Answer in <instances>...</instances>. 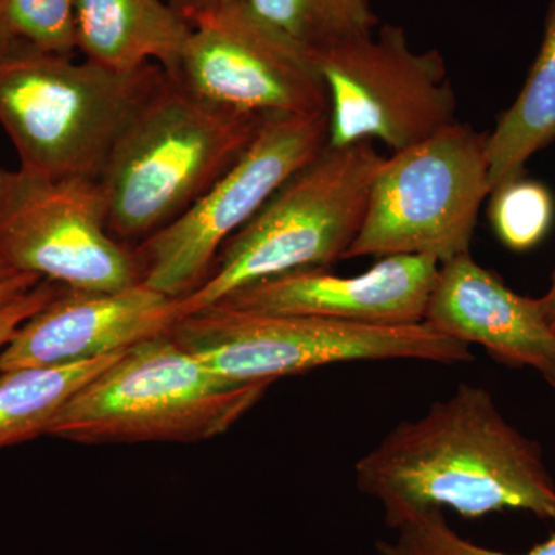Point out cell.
Instances as JSON below:
<instances>
[{"instance_id": "1", "label": "cell", "mask_w": 555, "mask_h": 555, "mask_svg": "<svg viewBox=\"0 0 555 555\" xmlns=\"http://www.w3.org/2000/svg\"><path fill=\"white\" fill-rule=\"evenodd\" d=\"M356 483L396 529L441 507L470 518L521 509L555 520V483L542 449L507 422L488 390L466 383L361 456Z\"/></svg>"}, {"instance_id": "2", "label": "cell", "mask_w": 555, "mask_h": 555, "mask_svg": "<svg viewBox=\"0 0 555 555\" xmlns=\"http://www.w3.org/2000/svg\"><path fill=\"white\" fill-rule=\"evenodd\" d=\"M266 116L208 104L167 76L98 178L109 233L134 246L181 217L238 163Z\"/></svg>"}, {"instance_id": "3", "label": "cell", "mask_w": 555, "mask_h": 555, "mask_svg": "<svg viewBox=\"0 0 555 555\" xmlns=\"http://www.w3.org/2000/svg\"><path fill=\"white\" fill-rule=\"evenodd\" d=\"M269 387L219 378L167 332L120 353L62 408L47 436L87 447L199 443L228 433Z\"/></svg>"}, {"instance_id": "4", "label": "cell", "mask_w": 555, "mask_h": 555, "mask_svg": "<svg viewBox=\"0 0 555 555\" xmlns=\"http://www.w3.org/2000/svg\"><path fill=\"white\" fill-rule=\"evenodd\" d=\"M166 79L156 64L118 73L46 51L3 49L0 126L24 169L98 179L116 139Z\"/></svg>"}, {"instance_id": "5", "label": "cell", "mask_w": 555, "mask_h": 555, "mask_svg": "<svg viewBox=\"0 0 555 555\" xmlns=\"http://www.w3.org/2000/svg\"><path fill=\"white\" fill-rule=\"evenodd\" d=\"M382 163L372 141L327 145L224 244L203 286L179 299L181 317L266 278L331 269L345 259L363 225Z\"/></svg>"}, {"instance_id": "6", "label": "cell", "mask_w": 555, "mask_h": 555, "mask_svg": "<svg viewBox=\"0 0 555 555\" xmlns=\"http://www.w3.org/2000/svg\"><path fill=\"white\" fill-rule=\"evenodd\" d=\"M170 335L219 378L235 386L272 385L350 361L422 360L467 363L465 343L429 324L363 326L315 317L268 315L210 306L179 318Z\"/></svg>"}, {"instance_id": "7", "label": "cell", "mask_w": 555, "mask_h": 555, "mask_svg": "<svg viewBox=\"0 0 555 555\" xmlns=\"http://www.w3.org/2000/svg\"><path fill=\"white\" fill-rule=\"evenodd\" d=\"M488 134L454 122L383 158L366 215L345 259L423 255L447 262L469 254L489 188Z\"/></svg>"}, {"instance_id": "8", "label": "cell", "mask_w": 555, "mask_h": 555, "mask_svg": "<svg viewBox=\"0 0 555 555\" xmlns=\"http://www.w3.org/2000/svg\"><path fill=\"white\" fill-rule=\"evenodd\" d=\"M328 142V113L268 115L238 163L181 217L137 244L141 283L173 299L203 286L219 251Z\"/></svg>"}, {"instance_id": "9", "label": "cell", "mask_w": 555, "mask_h": 555, "mask_svg": "<svg viewBox=\"0 0 555 555\" xmlns=\"http://www.w3.org/2000/svg\"><path fill=\"white\" fill-rule=\"evenodd\" d=\"M312 60L327 90L331 147L382 141L398 152L456 122L447 61L438 50L412 49L397 25Z\"/></svg>"}, {"instance_id": "10", "label": "cell", "mask_w": 555, "mask_h": 555, "mask_svg": "<svg viewBox=\"0 0 555 555\" xmlns=\"http://www.w3.org/2000/svg\"><path fill=\"white\" fill-rule=\"evenodd\" d=\"M0 262L79 291L141 283L133 246L116 240L98 179L0 167Z\"/></svg>"}, {"instance_id": "11", "label": "cell", "mask_w": 555, "mask_h": 555, "mask_svg": "<svg viewBox=\"0 0 555 555\" xmlns=\"http://www.w3.org/2000/svg\"><path fill=\"white\" fill-rule=\"evenodd\" d=\"M169 78L218 107L259 115L328 113L312 56L255 16L244 0L193 24Z\"/></svg>"}, {"instance_id": "12", "label": "cell", "mask_w": 555, "mask_h": 555, "mask_svg": "<svg viewBox=\"0 0 555 555\" xmlns=\"http://www.w3.org/2000/svg\"><path fill=\"white\" fill-rule=\"evenodd\" d=\"M438 268L440 262L430 257L392 255L356 276L295 270L238 288L215 306L363 326H412L425 321Z\"/></svg>"}, {"instance_id": "13", "label": "cell", "mask_w": 555, "mask_h": 555, "mask_svg": "<svg viewBox=\"0 0 555 555\" xmlns=\"http://www.w3.org/2000/svg\"><path fill=\"white\" fill-rule=\"evenodd\" d=\"M179 318V299L144 283L118 291L62 286L60 294L25 321L3 347L0 372L115 356L167 334Z\"/></svg>"}, {"instance_id": "14", "label": "cell", "mask_w": 555, "mask_h": 555, "mask_svg": "<svg viewBox=\"0 0 555 555\" xmlns=\"http://www.w3.org/2000/svg\"><path fill=\"white\" fill-rule=\"evenodd\" d=\"M425 323L456 341L485 347L500 363L535 369L555 386V335L540 299L511 291L470 254L441 262Z\"/></svg>"}, {"instance_id": "15", "label": "cell", "mask_w": 555, "mask_h": 555, "mask_svg": "<svg viewBox=\"0 0 555 555\" xmlns=\"http://www.w3.org/2000/svg\"><path fill=\"white\" fill-rule=\"evenodd\" d=\"M76 51L130 73L149 64L173 76L193 25L167 0H76Z\"/></svg>"}, {"instance_id": "16", "label": "cell", "mask_w": 555, "mask_h": 555, "mask_svg": "<svg viewBox=\"0 0 555 555\" xmlns=\"http://www.w3.org/2000/svg\"><path fill=\"white\" fill-rule=\"evenodd\" d=\"M555 139V0L545 38L524 90L488 134L489 188L521 177L525 164Z\"/></svg>"}, {"instance_id": "17", "label": "cell", "mask_w": 555, "mask_h": 555, "mask_svg": "<svg viewBox=\"0 0 555 555\" xmlns=\"http://www.w3.org/2000/svg\"><path fill=\"white\" fill-rule=\"evenodd\" d=\"M120 353L64 366L0 372V451L47 436L62 408Z\"/></svg>"}, {"instance_id": "18", "label": "cell", "mask_w": 555, "mask_h": 555, "mask_svg": "<svg viewBox=\"0 0 555 555\" xmlns=\"http://www.w3.org/2000/svg\"><path fill=\"white\" fill-rule=\"evenodd\" d=\"M273 30L312 54L374 35L372 0H244Z\"/></svg>"}, {"instance_id": "19", "label": "cell", "mask_w": 555, "mask_h": 555, "mask_svg": "<svg viewBox=\"0 0 555 555\" xmlns=\"http://www.w3.org/2000/svg\"><path fill=\"white\" fill-rule=\"evenodd\" d=\"M76 0H0V50L24 47L73 56Z\"/></svg>"}, {"instance_id": "20", "label": "cell", "mask_w": 555, "mask_h": 555, "mask_svg": "<svg viewBox=\"0 0 555 555\" xmlns=\"http://www.w3.org/2000/svg\"><path fill=\"white\" fill-rule=\"evenodd\" d=\"M489 218L496 236L513 250L537 246L553 222L550 190L534 181L517 178L491 192Z\"/></svg>"}, {"instance_id": "21", "label": "cell", "mask_w": 555, "mask_h": 555, "mask_svg": "<svg viewBox=\"0 0 555 555\" xmlns=\"http://www.w3.org/2000/svg\"><path fill=\"white\" fill-rule=\"evenodd\" d=\"M393 542H378L382 555H555V534L526 554H505L477 546L449 528L441 509H429L398 526Z\"/></svg>"}, {"instance_id": "22", "label": "cell", "mask_w": 555, "mask_h": 555, "mask_svg": "<svg viewBox=\"0 0 555 555\" xmlns=\"http://www.w3.org/2000/svg\"><path fill=\"white\" fill-rule=\"evenodd\" d=\"M61 288L62 284L42 280L30 291L0 308V352L13 339L22 324L56 297Z\"/></svg>"}, {"instance_id": "23", "label": "cell", "mask_w": 555, "mask_h": 555, "mask_svg": "<svg viewBox=\"0 0 555 555\" xmlns=\"http://www.w3.org/2000/svg\"><path fill=\"white\" fill-rule=\"evenodd\" d=\"M167 2L193 25L208 14L217 13L241 0H167Z\"/></svg>"}, {"instance_id": "24", "label": "cell", "mask_w": 555, "mask_h": 555, "mask_svg": "<svg viewBox=\"0 0 555 555\" xmlns=\"http://www.w3.org/2000/svg\"><path fill=\"white\" fill-rule=\"evenodd\" d=\"M42 280L43 278L33 275V273H17V275L11 276L10 280L3 281V283H0V308L30 291Z\"/></svg>"}, {"instance_id": "25", "label": "cell", "mask_w": 555, "mask_h": 555, "mask_svg": "<svg viewBox=\"0 0 555 555\" xmlns=\"http://www.w3.org/2000/svg\"><path fill=\"white\" fill-rule=\"evenodd\" d=\"M539 299L547 326H550L551 331H553V334L555 335V272L553 281H551V287L547 288L546 294Z\"/></svg>"}, {"instance_id": "26", "label": "cell", "mask_w": 555, "mask_h": 555, "mask_svg": "<svg viewBox=\"0 0 555 555\" xmlns=\"http://www.w3.org/2000/svg\"><path fill=\"white\" fill-rule=\"evenodd\" d=\"M11 276H14V273H11L9 269L5 268V266L0 262V283H3V281L10 280Z\"/></svg>"}, {"instance_id": "27", "label": "cell", "mask_w": 555, "mask_h": 555, "mask_svg": "<svg viewBox=\"0 0 555 555\" xmlns=\"http://www.w3.org/2000/svg\"><path fill=\"white\" fill-rule=\"evenodd\" d=\"M555 387V386H554Z\"/></svg>"}]
</instances>
